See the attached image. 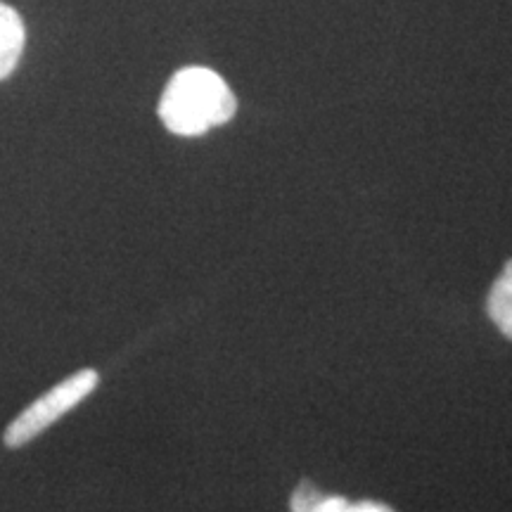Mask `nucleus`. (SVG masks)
Here are the masks:
<instances>
[{
    "label": "nucleus",
    "instance_id": "obj_1",
    "mask_svg": "<svg viewBox=\"0 0 512 512\" xmlns=\"http://www.w3.org/2000/svg\"><path fill=\"white\" fill-rule=\"evenodd\" d=\"M238 112V100L214 69L185 67L171 76L159 100V119L183 138L204 136L228 124Z\"/></svg>",
    "mask_w": 512,
    "mask_h": 512
},
{
    "label": "nucleus",
    "instance_id": "obj_2",
    "mask_svg": "<svg viewBox=\"0 0 512 512\" xmlns=\"http://www.w3.org/2000/svg\"><path fill=\"white\" fill-rule=\"evenodd\" d=\"M98 382V370L83 368L79 373L69 375L67 380H62L60 384H55L50 392L43 394L41 399H36L27 411L19 413L17 418L10 422V427L5 430V446H27L31 439H36L38 434L46 432L64 413H69L72 408L79 406L88 394H93Z\"/></svg>",
    "mask_w": 512,
    "mask_h": 512
},
{
    "label": "nucleus",
    "instance_id": "obj_3",
    "mask_svg": "<svg viewBox=\"0 0 512 512\" xmlns=\"http://www.w3.org/2000/svg\"><path fill=\"white\" fill-rule=\"evenodd\" d=\"M24 43H27V29L22 15L10 5L0 3V81L8 79L17 69Z\"/></svg>",
    "mask_w": 512,
    "mask_h": 512
},
{
    "label": "nucleus",
    "instance_id": "obj_4",
    "mask_svg": "<svg viewBox=\"0 0 512 512\" xmlns=\"http://www.w3.org/2000/svg\"><path fill=\"white\" fill-rule=\"evenodd\" d=\"M486 311H489V318L494 320L496 328L512 339V259L503 266L496 283L491 285Z\"/></svg>",
    "mask_w": 512,
    "mask_h": 512
},
{
    "label": "nucleus",
    "instance_id": "obj_5",
    "mask_svg": "<svg viewBox=\"0 0 512 512\" xmlns=\"http://www.w3.org/2000/svg\"><path fill=\"white\" fill-rule=\"evenodd\" d=\"M323 496L325 494H320V491L311 482H302L297 486V491L292 494L290 508H292V512H311L320 503V498Z\"/></svg>",
    "mask_w": 512,
    "mask_h": 512
},
{
    "label": "nucleus",
    "instance_id": "obj_6",
    "mask_svg": "<svg viewBox=\"0 0 512 512\" xmlns=\"http://www.w3.org/2000/svg\"><path fill=\"white\" fill-rule=\"evenodd\" d=\"M349 508V501L342 496H323L320 503L311 512H344Z\"/></svg>",
    "mask_w": 512,
    "mask_h": 512
},
{
    "label": "nucleus",
    "instance_id": "obj_7",
    "mask_svg": "<svg viewBox=\"0 0 512 512\" xmlns=\"http://www.w3.org/2000/svg\"><path fill=\"white\" fill-rule=\"evenodd\" d=\"M344 512H394L389 505L377 503V501H361V503H349V508Z\"/></svg>",
    "mask_w": 512,
    "mask_h": 512
}]
</instances>
